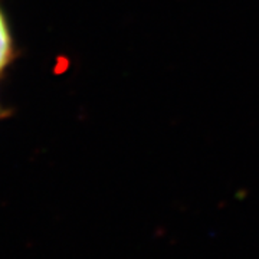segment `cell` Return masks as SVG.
I'll list each match as a JSON object with an SVG mask.
<instances>
[{"mask_svg":"<svg viewBox=\"0 0 259 259\" xmlns=\"http://www.w3.org/2000/svg\"><path fill=\"white\" fill-rule=\"evenodd\" d=\"M12 56H13V47H12L9 26L5 19V15L0 10V74L10 64Z\"/></svg>","mask_w":259,"mask_h":259,"instance_id":"cell-1","label":"cell"}]
</instances>
